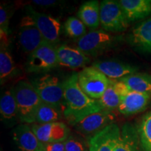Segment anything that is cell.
Segmentation results:
<instances>
[{
    "mask_svg": "<svg viewBox=\"0 0 151 151\" xmlns=\"http://www.w3.org/2000/svg\"><path fill=\"white\" fill-rule=\"evenodd\" d=\"M27 14L33 18L46 43L58 47L61 32V24L59 20L50 15L38 12L30 6L27 7Z\"/></svg>",
    "mask_w": 151,
    "mask_h": 151,
    "instance_id": "9c48e42d",
    "label": "cell"
},
{
    "mask_svg": "<svg viewBox=\"0 0 151 151\" xmlns=\"http://www.w3.org/2000/svg\"><path fill=\"white\" fill-rule=\"evenodd\" d=\"M39 148L43 151H66L64 142L41 143Z\"/></svg>",
    "mask_w": 151,
    "mask_h": 151,
    "instance_id": "f546056e",
    "label": "cell"
},
{
    "mask_svg": "<svg viewBox=\"0 0 151 151\" xmlns=\"http://www.w3.org/2000/svg\"><path fill=\"white\" fill-rule=\"evenodd\" d=\"M32 129L41 143L65 142L69 137V128L61 122L43 124H34Z\"/></svg>",
    "mask_w": 151,
    "mask_h": 151,
    "instance_id": "30bf717a",
    "label": "cell"
},
{
    "mask_svg": "<svg viewBox=\"0 0 151 151\" xmlns=\"http://www.w3.org/2000/svg\"><path fill=\"white\" fill-rule=\"evenodd\" d=\"M151 95L134 91H129L122 96L118 111L124 115H133L146 109Z\"/></svg>",
    "mask_w": 151,
    "mask_h": 151,
    "instance_id": "9a60e30c",
    "label": "cell"
},
{
    "mask_svg": "<svg viewBox=\"0 0 151 151\" xmlns=\"http://www.w3.org/2000/svg\"><path fill=\"white\" fill-rule=\"evenodd\" d=\"M92 67L103 73L111 81H119L137 73V68L116 60H100L92 64Z\"/></svg>",
    "mask_w": 151,
    "mask_h": 151,
    "instance_id": "4fadbf2b",
    "label": "cell"
},
{
    "mask_svg": "<svg viewBox=\"0 0 151 151\" xmlns=\"http://www.w3.org/2000/svg\"><path fill=\"white\" fill-rule=\"evenodd\" d=\"M100 24L106 32H120L127 29L129 22L119 1L104 0L100 4Z\"/></svg>",
    "mask_w": 151,
    "mask_h": 151,
    "instance_id": "277c9868",
    "label": "cell"
},
{
    "mask_svg": "<svg viewBox=\"0 0 151 151\" xmlns=\"http://www.w3.org/2000/svg\"><path fill=\"white\" fill-rule=\"evenodd\" d=\"M66 151H88L82 141L73 137H69L64 142Z\"/></svg>",
    "mask_w": 151,
    "mask_h": 151,
    "instance_id": "f1b7e54d",
    "label": "cell"
},
{
    "mask_svg": "<svg viewBox=\"0 0 151 151\" xmlns=\"http://www.w3.org/2000/svg\"><path fill=\"white\" fill-rule=\"evenodd\" d=\"M115 116L111 111L103 110L87 116L75 125L76 129L86 135L95 134L114 123Z\"/></svg>",
    "mask_w": 151,
    "mask_h": 151,
    "instance_id": "8fae6325",
    "label": "cell"
},
{
    "mask_svg": "<svg viewBox=\"0 0 151 151\" xmlns=\"http://www.w3.org/2000/svg\"><path fill=\"white\" fill-rule=\"evenodd\" d=\"M80 87L88 97L99 100L110 84L111 80L93 67H85L78 73Z\"/></svg>",
    "mask_w": 151,
    "mask_h": 151,
    "instance_id": "5b68a950",
    "label": "cell"
},
{
    "mask_svg": "<svg viewBox=\"0 0 151 151\" xmlns=\"http://www.w3.org/2000/svg\"><path fill=\"white\" fill-rule=\"evenodd\" d=\"M131 91L151 95V75L135 73L120 79Z\"/></svg>",
    "mask_w": 151,
    "mask_h": 151,
    "instance_id": "44dd1931",
    "label": "cell"
},
{
    "mask_svg": "<svg viewBox=\"0 0 151 151\" xmlns=\"http://www.w3.org/2000/svg\"><path fill=\"white\" fill-rule=\"evenodd\" d=\"M62 113L63 111L58 107L42 102L36 113V122L43 124L59 122L62 117Z\"/></svg>",
    "mask_w": 151,
    "mask_h": 151,
    "instance_id": "cb8c5ba5",
    "label": "cell"
},
{
    "mask_svg": "<svg viewBox=\"0 0 151 151\" xmlns=\"http://www.w3.org/2000/svg\"><path fill=\"white\" fill-rule=\"evenodd\" d=\"M119 3L129 22L151 16V0H120Z\"/></svg>",
    "mask_w": 151,
    "mask_h": 151,
    "instance_id": "ac0fdd59",
    "label": "cell"
},
{
    "mask_svg": "<svg viewBox=\"0 0 151 151\" xmlns=\"http://www.w3.org/2000/svg\"><path fill=\"white\" fill-rule=\"evenodd\" d=\"M37 151H43V150H41V149H40V148H39V149H38V150H37Z\"/></svg>",
    "mask_w": 151,
    "mask_h": 151,
    "instance_id": "1f68e13d",
    "label": "cell"
},
{
    "mask_svg": "<svg viewBox=\"0 0 151 151\" xmlns=\"http://www.w3.org/2000/svg\"><path fill=\"white\" fill-rule=\"evenodd\" d=\"M78 18L87 27L92 30L100 25V4L97 0L86 1L81 6L78 12Z\"/></svg>",
    "mask_w": 151,
    "mask_h": 151,
    "instance_id": "ffe728a7",
    "label": "cell"
},
{
    "mask_svg": "<svg viewBox=\"0 0 151 151\" xmlns=\"http://www.w3.org/2000/svg\"><path fill=\"white\" fill-rule=\"evenodd\" d=\"M32 2L37 5L50 6L55 4L57 1H53V0H37V1H32Z\"/></svg>",
    "mask_w": 151,
    "mask_h": 151,
    "instance_id": "4dcf8cb0",
    "label": "cell"
},
{
    "mask_svg": "<svg viewBox=\"0 0 151 151\" xmlns=\"http://www.w3.org/2000/svg\"><path fill=\"white\" fill-rule=\"evenodd\" d=\"M58 65L57 47L45 43L29 55L26 69L29 73H43Z\"/></svg>",
    "mask_w": 151,
    "mask_h": 151,
    "instance_id": "52a82bcc",
    "label": "cell"
},
{
    "mask_svg": "<svg viewBox=\"0 0 151 151\" xmlns=\"http://www.w3.org/2000/svg\"><path fill=\"white\" fill-rule=\"evenodd\" d=\"M132 46L151 53V18L138 24L128 36Z\"/></svg>",
    "mask_w": 151,
    "mask_h": 151,
    "instance_id": "e0dca14e",
    "label": "cell"
},
{
    "mask_svg": "<svg viewBox=\"0 0 151 151\" xmlns=\"http://www.w3.org/2000/svg\"><path fill=\"white\" fill-rule=\"evenodd\" d=\"M57 55L59 65L69 69H79L90 62L89 57L78 48H73L67 44L57 47Z\"/></svg>",
    "mask_w": 151,
    "mask_h": 151,
    "instance_id": "5bb4252c",
    "label": "cell"
},
{
    "mask_svg": "<svg viewBox=\"0 0 151 151\" xmlns=\"http://www.w3.org/2000/svg\"><path fill=\"white\" fill-rule=\"evenodd\" d=\"M65 109L63 115L69 124L76 125L86 117L103 111L99 100L88 97L78 83V73H73L63 82Z\"/></svg>",
    "mask_w": 151,
    "mask_h": 151,
    "instance_id": "6da1fadb",
    "label": "cell"
},
{
    "mask_svg": "<svg viewBox=\"0 0 151 151\" xmlns=\"http://www.w3.org/2000/svg\"><path fill=\"white\" fill-rule=\"evenodd\" d=\"M115 38L108 32L95 29L88 32L76 41L77 48L87 56H96L113 46Z\"/></svg>",
    "mask_w": 151,
    "mask_h": 151,
    "instance_id": "8992f818",
    "label": "cell"
},
{
    "mask_svg": "<svg viewBox=\"0 0 151 151\" xmlns=\"http://www.w3.org/2000/svg\"><path fill=\"white\" fill-rule=\"evenodd\" d=\"M15 71V64L9 49V42L1 41L0 48V79L1 84L13 75Z\"/></svg>",
    "mask_w": 151,
    "mask_h": 151,
    "instance_id": "7402d4cb",
    "label": "cell"
},
{
    "mask_svg": "<svg viewBox=\"0 0 151 151\" xmlns=\"http://www.w3.org/2000/svg\"><path fill=\"white\" fill-rule=\"evenodd\" d=\"M9 14L8 8L1 4L0 6V36L1 41L9 42Z\"/></svg>",
    "mask_w": 151,
    "mask_h": 151,
    "instance_id": "83f0119b",
    "label": "cell"
},
{
    "mask_svg": "<svg viewBox=\"0 0 151 151\" xmlns=\"http://www.w3.org/2000/svg\"><path fill=\"white\" fill-rule=\"evenodd\" d=\"M14 140L20 151H37L40 142L28 124H22L13 132Z\"/></svg>",
    "mask_w": 151,
    "mask_h": 151,
    "instance_id": "d6986e66",
    "label": "cell"
},
{
    "mask_svg": "<svg viewBox=\"0 0 151 151\" xmlns=\"http://www.w3.org/2000/svg\"><path fill=\"white\" fill-rule=\"evenodd\" d=\"M139 133L143 148L146 151H151V111L143 117Z\"/></svg>",
    "mask_w": 151,
    "mask_h": 151,
    "instance_id": "484cf974",
    "label": "cell"
},
{
    "mask_svg": "<svg viewBox=\"0 0 151 151\" xmlns=\"http://www.w3.org/2000/svg\"><path fill=\"white\" fill-rule=\"evenodd\" d=\"M120 130L113 123L92 136L89 141V151H113Z\"/></svg>",
    "mask_w": 151,
    "mask_h": 151,
    "instance_id": "7c38bea8",
    "label": "cell"
},
{
    "mask_svg": "<svg viewBox=\"0 0 151 151\" xmlns=\"http://www.w3.org/2000/svg\"><path fill=\"white\" fill-rule=\"evenodd\" d=\"M113 151H139L134 139L128 134L125 130L117 139Z\"/></svg>",
    "mask_w": 151,
    "mask_h": 151,
    "instance_id": "4316f807",
    "label": "cell"
},
{
    "mask_svg": "<svg viewBox=\"0 0 151 151\" xmlns=\"http://www.w3.org/2000/svg\"><path fill=\"white\" fill-rule=\"evenodd\" d=\"M0 114L1 120L11 121L18 117V106L12 90H6L0 99Z\"/></svg>",
    "mask_w": 151,
    "mask_h": 151,
    "instance_id": "603a6c76",
    "label": "cell"
},
{
    "mask_svg": "<svg viewBox=\"0 0 151 151\" xmlns=\"http://www.w3.org/2000/svg\"><path fill=\"white\" fill-rule=\"evenodd\" d=\"M130 90L121 81H111L102 97L99 99L100 104L104 110L112 111L118 109L122 96L126 94Z\"/></svg>",
    "mask_w": 151,
    "mask_h": 151,
    "instance_id": "2e32d148",
    "label": "cell"
},
{
    "mask_svg": "<svg viewBox=\"0 0 151 151\" xmlns=\"http://www.w3.org/2000/svg\"><path fill=\"white\" fill-rule=\"evenodd\" d=\"M18 40L22 50L29 55L46 43L33 18L29 14L21 20Z\"/></svg>",
    "mask_w": 151,
    "mask_h": 151,
    "instance_id": "ba28073f",
    "label": "cell"
},
{
    "mask_svg": "<svg viewBox=\"0 0 151 151\" xmlns=\"http://www.w3.org/2000/svg\"><path fill=\"white\" fill-rule=\"evenodd\" d=\"M11 90L18 106L20 121L22 124L36 122V113L42 101L32 83L21 81Z\"/></svg>",
    "mask_w": 151,
    "mask_h": 151,
    "instance_id": "7a4b0ae2",
    "label": "cell"
},
{
    "mask_svg": "<svg viewBox=\"0 0 151 151\" xmlns=\"http://www.w3.org/2000/svg\"><path fill=\"white\" fill-rule=\"evenodd\" d=\"M65 31L68 37L76 41L88 33L85 24L76 17H69L66 20Z\"/></svg>",
    "mask_w": 151,
    "mask_h": 151,
    "instance_id": "d4e9b609",
    "label": "cell"
},
{
    "mask_svg": "<svg viewBox=\"0 0 151 151\" xmlns=\"http://www.w3.org/2000/svg\"><path fill=\"white\" fill-rule=\"evenodd\" d=\"M32 84L40 97L42 102L65 109L63 83L51 74H43L32 81Z\"/></svg>",
    "mask_w": 151,
    "mask_h": 151,
    "instance_id": "3957f363",
    "label": "cell"
}]
</instances>
